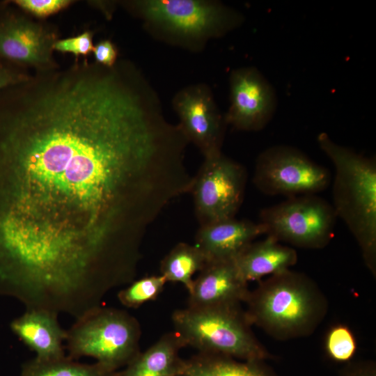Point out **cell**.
Returning <instances> with one entry per match:
<instances>
[{
    "label": "cell",
    "instance_id": "cell-1",
    "mask_svg": "<svg viewBox=\"0 0 376 376\" xmlns=\"http://www.w3.org/2000/svg\"><path fill=\"white\" fill-rule=\"evenodd\" d=\"M188 143L122 67L36 72L0 91V217L106 253L136 249L189 190Z\"/></svg>",
    "mask_w": 376,
    "mask_h": 376
},
{
    "label": "cell",
    "instance_id": "cell-2",
    "mask_svg": "<svg viewBox=\"0 0 376 376\" xmlns=\"http://www.w3.org/2000/svg\"><path fill=\"white\" fill-rule=\"evenodd\" d=\"M244 304L250 324L277 340L311 334L327 311V300L315 283L290 269L260 281Z\"/></svg>",
    "mask_w": 376,
    "mask_h": 376
},
{
    "label": "cell",
    "instance_id": "cell-3",
    "mask_svg": "<svg viewBox=\"0 0 376 376\" xmlns=\"http://www.w3.org/2000/svg\"><path fill=\"white\" fill-rule=\"evenodd\" d=\"M331 161L333 208L356 240L364 263L376 274V162L335 143L327 133L317 137Z\"/></svg>",
    "mask_w": 376,
    "mask_h": 376
},
{
    "label": "cell",
    "instance_id": "cell-4",
    "mask_svg": "<svg viewBox=\"0 0 376 376\" xmlns=\"http://www.w3.org/2000/svg\"><path fill=\"white\" fill-rule=\"evenodd\" d=\"M119 4L155 38L192 52L241 26L244 15L212 0H130Z\"/></svg>",
    "mask_w": 376,
    "mask_h": 376
},
{
    "label": "cell",
    "instance_id": "cell-5",
    "mask_svg": "<svg viewBox=\"0 0 376 376\" xmlns=\"http://www.w3.org/2000/svg\"><path fill=\"white\" fill-rule=\"evenodd\" d=\"M174 331L185 346L199 353L246 360H263L268 352L255 336L241 306L175 310Z\"/></svg>",
    "mask_w": 376,
    "mask_h": 376
},
{
    "label": "cell",
    "instance_id": "cell-6",
    "mask_svg": "<svg viewBox=\"0 0 376 376\" xmlns=\"http://www.w3.org/2000/svg\"><path fill=\"white\" fill-rule=\"evenodd\" d=\"M139 321L125 311L95 307L76 318L67 331L68 357H91L111 371L127 365L140 353Z\"/></svg>",
    "mask_w": 376,
    "mask_h": 376
},
{
    "label": "cell",
    "instance_id": "cell-7",
    "mask_svg": "<svg viewBox=\"0 0 376 376\" xmlns=\"http://www.w3.org/2000/svg\"><path fill=\"white\" fill-rule=\"evenodd\" d=\"M337 217L331 204L317 194L288 197L263 209L259 223L265 235L292 246L318 249L334 237Z\"/></svg>",
    "mask_w": 376,
    "mask_h": 376
},
{
    "label": "cell",
    "instance_id": "cell-8",
    "mask_svg": "<svg viewBox=\"0 0 376 376\" xmlns=\"http://www.w3.org/2000/svg\"><path fill=\"white\" fill-rule=\"evenodd\" d=\"M331 182L330 171L301 150L278 145L263 150L257 157L253 182L263 194L292 197L317 194Z\"/></svg>",
    "mask_w": 376,
    "mask_h": 376
},
{
    "label": "cell",
    "instance_id": "cell-9",
    "mask_svg": "<svg viewBox=\"0 0 376 376\" xmlns=\"http://www.w3.org/2000/svg\"><path fill=\"white\" fill-rule=\"evenodd\" d=\"M246 178L244 167L222 152L204 157L190 191L199 226L235 217Z\"/></svg>",
    "mask_w": 376,
    "mask_h": 376
},
{
    "label": "cell",
    "instance_id": "cell-10",
    "mask_svg": "<svg viewBox=\"0 0 376 376\" xmlns=\"http://www.w3.org/2000/svg\"><path fill=\"white\" fill-rule=\"evenodd\" d=\"M33 17L10 1L0 3V58L35 72L56 69L58 28Z\"/></svg>",
    "mask_w": 376,
    "mask_h": 376
},
{
    "label": "cell",
    "instance_id": "cell-11",
    "mask_svg": "<svg viewBox=\"0 0 376 376\" xmlns=\"http://www.w3.org/2000/svg\"><path fill=\"white\" fill-rule=\"evenodd\" d=\"M180 128L189 143L204 157L221 152L227 123L205 84H194L178 91L172 100Z\"/></svg>",
    "mask_w": 376,
    "mask_h": 376
},
{
    "label": "cell",
    "instance_id": "cell-12",
    "mask_svg": "<svg viewBox=\"0 0 376 376\" xmlns=\"http://www.w3.org/2000/svg\"><path fill=\"white\" fill-rule=\"evenodd\" d=\"M230 105L227 125L236 130L257 132L272 119L276 107L274 88L255 67L232 70L229 77Z\"/></svg>",
    "mask_w": 376,
    "mask_h": 376
},
{
    "label": "cell",
    "instance_id": "cell-13",
    "mask_svg": "<svg viewBox=\"0 0 376 376\" xmlns=\"http://www.w3.org/2000/svg\"><path fill=\"white\" fill-rule=\"evenodd\" d=\"M234 259L206 262L194 280L187 306L212 308L241 306L249 293Z\"/></svg>",
    "mask_w": 376,
    "mask_h": 376
},
{
    "label": "cell",
    "instance_id": "cell-14",
    "mask_svg": "<svg viewBox=\"0 0 376 376\" xmlns=\"http://www.w3.org/2000/svg\"><path fill=\"white\" fill-rule=\"evenodd\" d=\"M262 235L265 230L259 222L233 217L199 226L194 245L206 262L232 260Z\"/></svg>",
    "mask_w": 376,
    "mask_h": 376
},
{
    "label": "cell",
    "instance_id": "cell-15",
    "mask_svg": "<svg viewBox=\"0 0 376 376\" xmlns=\"http://www.w3.org/2000/svg\"><path fill=\"white\" fill-rule=\"evenodd\" d=\"M58 313L45 309H26L15 319L10 328L30 350L36 359L54 360L65 356L63 341L67 336L58 323Z\"/></svg>",
    "mask_w": 376,
    "mask_h": 376
},
{
    "label": "cell",
    "instance_id": "cell-16",
    "mask_svg": "<svg viewBox=\"0 0 376 376\" xmlns=\"http://www.w3.org/2000/svg\"><path fill=\"white\" fill-rule=\"evenodd\" d=\"M234 261L241 277L248 283L289 269L297 263V253L293 248L267 235L249 244Z\"/></svg>",
    "mask_w": 376,
    "mask_h": 376
},
{
    "label": "cell",
    "instance_id": "cell-17",
    "mask_svg": "<svg viewBox=\"0 0 376 376\" xmlns=\"http://www.w3.org/2000/svg\"><path fill=\"white\" fill-rule=\"evenodd\" d=\"M184 347L175 331L164 334L113 376H180L182 360L179 352Z\"/></svg>",
    "mask_w": 376,
    "mask_h": 376
},
{
    "label": "cell",
    "instance_id": "cell-18",
    "mask_svg": "<svg viewBox=\"0 0 376 376\" xmlns=\"http://www.w3.org/2000/svg\"><path fill=\"white\" fill-rule=\"evenodd\" d=\"M260 361L238 362L228 356L198 353L188 360H182L180 375L269 376L259 364Z\"/></svg>",
    "mask_w": 376,
    "mask_h": 376
},
{
    "label": "cell",
    "instance_id": "cell-19",
    "mask_svg": "<svg viewBox=\"0 0 376 376\" xmlns=\"http://www.w3.org/2000/svg\"><path fill=\"white\" fill-rule=\"evenodd\" d=\"M206 260L195 245L185 242L177 244L162 260L160 274L167 282H179L191 291L194 274L200 272Z\"/></svg>",
    "mask_w": 376,
    "mask_h": 376
},
{
    "label": "cell",
    "instance_id": "cell-20",
    "mask_svg": "<svg viewBox=\"0 0 376 376\" xmlns=\"http://www.w3.org/2000/svg\"><path fill=\"white\" fill-rule=\"evenodd\" d=\"M68 357L54 360L36 358L26 362L20 376H113L111 371L99 363H81Z\"/></svg>",
    "mask_w": 376,
    "mask_h": 376
},
{
    "label": "cell",
    "instance_id": "cell-21",
    "mask_svg": "<svg viewBox=\"0 0 376 376\" xmlns=\"http://www.w3.org/2000/svg\"><path fill=\"white\" fill-rule=\"evenodd\" d=\"M166 283L161 274L144 276L134 280L128 286L120 290L117 297L123 306L137 308L146 302L155 300Z\"/></svg>",
    "mask_w": 376,
    "mask_h": 376
},
{
    "label": "cell",
    "instance_id": "cell-22",
    "mask_svg": "<svg viewBox=\"0 0 376 376\" xmlns=\"http://www.w3.org/2000/svg\"><path fill=\"white\" fill-rule=\"evenodd\" d=\"M325 345L329 355L339 361H345L352 358L357 349V343L352 332L342 324L334 326L329 330Z\"/></svg>",
    "mask_w": 376,
    "mask_h": 376
},
{
    "label": "cell",
    "instance_id": "cell-23",
    "mask_svg": "<svg viewBox=\"0 0 376 376\" xmlns=\"http://www.w3.org/2000/svg\"><path fill=\"white\" fill-rule=\"evenodd\" d=\"M13 4L36 18H45L70 6L71 0H13Z\"/></svg>",
    "mask_w": 376,
    "mask_h": 376
},
{
    "label": "cell",
    "instance_id": "cell-24",
    "mask_svg": "<svg viewBox=\"0 0 376 376\" xmlns=\"http://www.w3.org/2000/svg\"><path fill=\"white\" fill-rule=\"evenodd\" d=\"M94 48L93 32L90 30L68 38L58 39L54 45V50L61 53H70L75 60L81 56L86 58Z\"/></svg>",
    "mask_w": 376,
    "mask_h": 376
},
{
    "label": "cell",
    "instance_id": "cell-25",
    "mask_svg": "<svg viewBox=\"0 0 376 376\" xmlns=\"http://www.w3.org/2000/svg\"><path fill=\"white\" fill-rule=\"evenodd\" d=\"M31 77L28 69L0 58V91L27 80Z\"/></svg>",
    "mask_w": 376,
    "mask_h": 376
},
{
    "label": "cell",
    "instance_id": "cell-26",
    "mask_svg": "<svg viewBox=\"0 0 376 376\" xmlns=\"http://www.w3.org/2000/svg\"><path fill=\"white\" fill-rule=\"evenodd\" d=\"M93 53L95 61L107 68L113 67L118 60V49L109 39L102 40L94 45Z\"/></svg>",
    "mask_w": 376,
    "mask_h": 376
},
{
    "label": "cell",
    "instance_id": "cell-27",
    "mask_svg": "<svg viewBox=\"0 0 376 376\" xmlns=\"http://www.w3.org/2000/svg\"><path fill=\"white\" fill-rule=\"evenodd\" d=\"M355 376H373V374H368L367 373L366 374H360L359 375H355Z\"/></svg>",
    "mask_w": 376,
    "mask_h": 376
},
{
    "label": "cell",
    "instance_id": "cell-28",
    "mask_svg": "<svg viewBox=\"0 0 376 376\" xmlns=\"http://www.w3.org/2000/svg\"><path fill=\"white\" fill-rule=\"evenodd\" d=\"M180 376H182V375H180Z\"/></svg>",
    "mask_w": 376,
    "mask_h": 376
}]
</instances>
